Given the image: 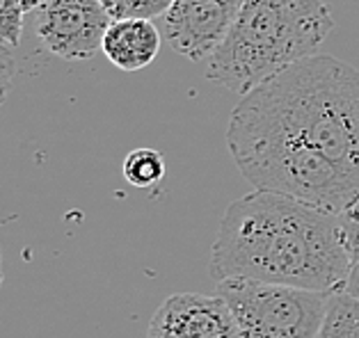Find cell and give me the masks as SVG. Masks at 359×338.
<instances>
[{"label": "cell", "instance_id": "obj_9", "mask_svg": "<svg viewBox=\"0 0 359 338\" xmlns=\"http://www.w3.org/2000/svg\"><path fill=\"white\" fill-rule=\"evenodd\" d=\"M318 338H359V300L350 293H332Z\"/></svg>", "mask_w": 359, "mask_h": 338}, {"label": "cell", "instance_id": "obj_12", "mask_svg": "<svg viewBox=\"0 0 359 338\" xmlns=\"http://www.w3.org/2000/svg\"><path fill=\"white\" fill-rule=\"evenodd\" d=\"M103 7L112 16V21L119 19H156L170 10L174 0H101Z\"/></svg>", "mask_w": 359, "mask_h": 338}, {"label": "cell", "instance_id": "obj_3", "mask_svg": "<svg viewBox=\"0 0 359 338\" xmlns=\"http://www.w3.org/2000/svg\"><path fill=\"white\" fill-rule=\"evenodd\" d=\"M334 30L325 0H245L206 76L245 97L286 66L316 55Z\"/></svg>", "mask_w": 359, "mask_h": 338}, {"label": "cell", "instance_id": "obj_6", "mask_svg": "<svg viewBox=\"0 0 359 338\" xmlns=\"http://www.w3.org/2000/svg\"><path fill=\"white\" fill-rule=\"evenodd\" d=\"M245 0H174L165 12L163 34L174 53L204 62L229 37Z\"/></svg>", "mask_w": 359, "mask_h": 338}, {"label": "cell", "instance_id": "obj_7", "mask_svg": "<svg viewBox=\"0 0 359 338\" xmlns=\"http://www.w3.org/2000/svg\"><path fill=\"white\" fill-rule=\"evenodd\" d=\"M149 338H241V329L222 295L179 293L154 314Z\"/></svg>", "mask_w": 359, "mask_h": 338}, {"label": "cell", "instance_id": "obj_11", "mask_svg": "<svg viewBox=\"0 0 359 338\" xmlns=\"http://www.w3.org/2000/svg\"><path fill=\"white\" fill-rule=\"evenodd\" d=\"M341 224H344L346 249H348V258H350L346 293H350L353 297L359 300V199L341 213Z\"/></svg>", "mask_w": 359, "mask_h": 338}, {"label": "cell", "instance_id": "obj_8", "mask_svg": "<svg viewBox=\"0 0 359 338\" xmlns=\"http://www.w3.org/2000/svg\"><path fill=\"white\" fill-rule=\"evenodd\" d=\"M101 50L121 71H140L158 55L161 30L151 19L112 21L103 37Z\"/></svg>", "mask_w": 359, "mask_h": 338}, {"label": "cell", "instance_id": "obj_4", "mask_svg": "<svg viewBox=\"0 0 359 338\" xmlns=\"http://www.w3.org/2000/svg\"><path fill=\"white\" fill-rule=\"evenodd\" d=\"M220 295L231 307L241 338H318L332 293L224 279Z\"/></svg>", "mask_w": 359, "mask_h": 338}, {"label": "cell", "instance_id": "obj_10", "mask_svg": "<svg viewBox=\"0 0 359 338\" xmlns=\"http://www.w3.org/2000/svg\"><path fill=\"white\" fill-rule=\"evenodd\" d=\"M124 178L135 188H154L165 176V158L156 149H135L124 160Z\"/></svg>", "mask_w": 359, "mask_h": 338}, {"label": "cell", "instance_id": "obj_15", "mask_svg": "<svg viewBox=\"0 0 359 338\" xmlns=\"http://www.w3.org/2000/svg\"><path fill=\"white\" fill-rule=\"evenodd\" d=\"M21 3V7H23V12L25 14H30V12H34L37 7L41 5V0H19Z\"/></svg>", "mask_w": 359, "mask_h": 338}, {"label": "cell", "instance_id": "obj_16", "mask_svg": "<svg viewBox=\"0 0 359 338\" xmlns=\"http://www.w3.org/2000/svg\"><path fill=\"white\" fill-rule=\"evenodd\" d=\"M5 279V270H3V254H0V283Z\"/></svg>", "mask_w": 359, "mask_h": 338}, {"label": "cell", "instance_id": "obj_17", "mask_svg": "<svg viewBox=\"0 0 359 338\" xmlns=\"http://www.w3.org/2000/svg\"><path fill=\"white\" fill-rule=\"evenodd\" d=\"M357 199H359V197H357Z\"/></svg>", "mask_w": 359, "mask_h": 338}, {"label": "cell", "instance_id": "obj_13", "mask_svg": "<svg viewBox=\"0 0 359 338\" xmlns=\"http://www.w3.org/2000/svg\"><path fill=\"white\" fill-rule=\"evenodd\" d=\"M25 12L19 0H0V44L7 48L19 46L23 34Z\"/></svg>", "mask_w": 359, "mask_h": 338}, {"label": "cell", "instance_id": "obj_14", "mask_svg": "<svg viewBox=\"0 0 359 338\" xmlns=\"http://www.w3.org/2000/svg\"><path fill=\"white\" fill-rule=\"evenodd\" d=\"M14 73H16V59L12 55V48L0 44V106L7 101L14 85Z\"/></svg>", "mask_w": 359, "mask_h": 338}, {"label": "cell", "instance_id": "obj_2", "mask_svg": "<svg viewBox=\"0 0 359 338\" xmlns=\"http://www.w3.org/2000/svg\"><path fill=\"white\" fill-rule=\"evenodd\" d=\"M348 272L341 215L270 190L231 202L211 247V274L217 281L252 279L341 293Z\"/></svg>", "mask_w": 359, "mask_h": 338}, {"label": "cell", "instance_id": "obj_1", "mask_svg": "<svg viewBox=\"0 0 359 338\" xmlns=\"http://www.w3.org/2000/svg\"><path fill=\"white\" fill-rule=\"evenodd\" d=\"M226 144L257 190L341 215L359 192V71L332 55L286 66L241 97Z\"/></svg>", "mask_w": 359, "mask_h": 338}, {"label": "cell", "instance_id": "obj_5", "mask_svg": "<svg viewBox=\"0 0 359 338\" xmlns=\"http://www.w3.org/2000/svg\"><path fill=\"white\" fill-rule=\"evenodd\" d=\"M112 16L101 0H41L34 10V30L50 53L83 62L101 50Z\"/></svg>", "mask_w": 359, "mask_h": 338}]
</instances>
